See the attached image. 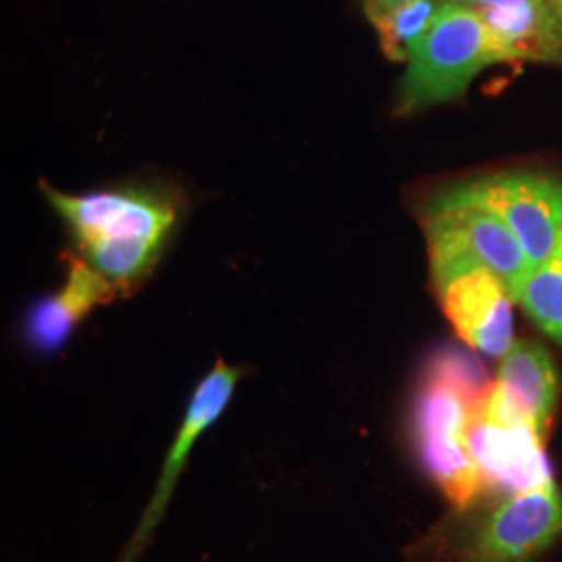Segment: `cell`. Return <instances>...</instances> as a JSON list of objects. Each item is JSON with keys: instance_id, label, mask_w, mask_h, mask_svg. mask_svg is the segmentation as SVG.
Masks as SVG:
<instances>
[{"instance_id": "6da1fadb", "label": "cell", "mask_w": 562, "mask_h": 562, "mask_svg": "<svg viewBox=\"0 0 562 562\" xmlns=\"http://www.w3.org/2000/svg\"><path fill=\"white\" fill-rule=\"evenodd\" d=\"M492 385L471 355L443 348L427 362L413 406V438L423 467L461 510L485 494L469 438Z\"/></svg>"}, {"instance_id": "7a4b0ae2", "label": "cell", "mask_w": 562, "mask_h": 562, "mask_svg": "<svg viewBox=\"0 0 562 562\" xmlns=\"http://www.w3.org/2000/svg\"><path fill=\"white\" fill-rule=\"evenodd\" d=\"M425 236L434 285L485 267L510 288L517 302L522 283L531 276V262L517 236L498 215L467 199L459 188L429 202Z\"/></svg>"}, {"instance_id": "3957f363", "label": "cell", "mask_w": 562, "mask_h": 562, "mask_svg": "<svg viewBox=\"0 0 562 562\" xmlns=\"http://www.w3.org/2000/svg\"><path fill=\"white\" fill-rule=\"evenodd\" d=\"M398 88V113H415L457 101L483 69L504 63L482 15L457 0H446L425 34Z\"/></svg>"}, {"instance_id": "277c9868", "label": "cell", "mask_w": 562, "mask_h": 562, "mask_svg": "<svg viewBox=\"0 0 562 562\" xmlns=\"http://www.w3.org/2000/svg\"><path fill=\"white\" fill-rule=\"evenodd\" d=\"M498 215L521 241L531 271L550 255L562 232V178L542 171H506L457 186Z\"/></svg>"}, {"instance_id": "5b68a950", "label": "cell", "mask_w": 562, "mask_h": 562, "mask_svg": "<svg viewBox=\"0 0 562 562\" xmlns=\"http://www.w3.org/2000/svg\"><path fill=\"white\" fill-rule=\"evenodd\" d=\"M471 457L483 492L508 496L552 482L542 436L492 392L471 425Z\"/></svg>"}, {"instance_id": "8992f818", "label": "cell", "mask_w": 562, "mask_h": 562, "mask_svg": "<svg viewBox=\"0 0 562 562\" xmlns=\"http://www.w3.org/2000/svg\"><path fill=\"white\" fill-rule=\"evenodd\" d=\"M562 536V492L554 482L506 496L471 543L464 562H533Z\"/></svg>"}, {"instance_id": "52a82bcc", "label": "cell", "mask_w": 562, "mask_h": 562, "mask_svg": "<svg viewBox=\"0 0 562 562\" xmlns=\"http://www.w3.org/2000/svg\"><path fill=\"white\" fill-rule=\"evenodd\" d=\"M44 196L71 225L80 244L97 240H148L162 244L176 222L169 202L140 190L71 196L42 183Z\"/></svg>"}, {"instance_id": "ba28073f", "label": "cell", "mask_w": 562, "mask_h": 562, "mask_svg": "<svg viewBox=\"0 0 562 562\" xmlns=\"http://www.w3.org/2000/svg\"><path fill=\"white\" fill-rule=\"evenodd\" d=\"M240 380V371L225 361L217 364L202 378L196 385L192 398L188 402L183 422L176 434V440L171 443L165 462H162L161 477L157 487L142 513L140 522L136 525V531L132 533L130 542L125 543L120 562H138L148 540L153 538L155 529L159 527L165 508L171 501V494L178 485L181 471L186 469L188 459L199 442L202 434L217 422L232 401L236 385Z\"/></svg>"}, {"instance_id": "9c48e42d", "label": "cell", "mask_w": 562, "mask_h": 562, "mask_svg": "<svg viewBox=\"0 0 562 562\" xmlns=\"http://www.w3.org/2000/svg\"><path fill=\"white\" fill-rule=\"evenodd\" d=\"M443 315L459 338L485 357L503 359L515 344L513 292L494 271L475 267L436 285Z\"/></svg>"}, {"instance_id": "30bf717a", "label": "cell", "mask_w": 562, "mask_h": 562, "mask_svg": "<svg viewBox=\"0 0 562 562\" xmlns=\"http://www.w3.org/2000/svg\"><path fill=\"white\" fill-rule=\"evenodd\" d=\"M482 15L504 63L562 65V18L550 0H457Z\"/></svg>"}, {"instance_id": "8fae6325", "label": "cell", "mask_w": 562, "mask_h": 562, "mask_svg": "<svg viewBox=\"0 0 562 562\" xmlns=\"http://www.w3.org/2000/svg\"><path fill=\"white\" fill-rule=\"evenodd\" d=\"M492 394L546 440L559 402V371L542 344L517 340L501 359Z\"/></svg>"}, {"instance_id": "7c38bea8", "label": "cell", "mask_w": 562, "mask_h": 562, "mask_svg": "<svg viewBox=\"0 0 562 562\" xmlns=\"http://www.w3.org/2000/svg\"><path fill=\"white\" fill-rule=\"evenodd\" d=\"M117 288L83 259H71L57 294L38 302L27 317V338L41 352L59 350L76 325L99 304L113 301Z\"/></svg>"}, {"instance_id": "4fadbf2b", "label": "cell", "mask_w": 562, "mask_h": 562, "mask_svg": "<svg viewBox=\"0 0 562 562\" xmlns=\"http://www.w3.org/2000/svg\"><path fill=\"white\" fill-rule=\"evenodd\" d=\"M446 0H406L390 7H367L382 50L390 60H408L431 30Z\"/></svg>"}, {"instance_id": "5bb4252c", "label": "cell", "mask_w": 562, "mask_h": 562, "mask_svg": "<svg viewBox=\"0 0 562 562\" xmlns=\"http://www.w3.org/2000/svg\"><path fill=\"white\" fill-rule=\"evenodd\" d=\"M517 304L543 336L562 346V232L550 255L522 283Z\"/></svg>"}, {"instance_id": "9a60e30c", "label": "cell", "mask_w": 562, "mask_h": 562, "mask_svg": "<svg viewBox=\"0 0 562 562\" xmlns=\"http://www.w3.org/2000/svg\"><path fill=\"white\" fill-rule=\"evenodd\" d=\"M80 246L86 261L117 290L140 280L161 250L159 241L148 240H97Z\"/></svg>"}, {"instance_id": "2e32d148", "label": "cell", "mask_w": 562, "mask_h": 562, "mask_svg": "<svg viewBox=\"0 0 562 562\" xmlns=\"http://www.w3.org/2000/svg\"><path fill=\"white\" fill-rule=\"evenodd\" d=\"M398 2H406V0H364V7H390Z\"/></svg>"}, {"instance_id": "e0dca14e", "label": "cell", "mask_w": 562, "mask_h": 562, "mask_svg": "<svg viewBox=\"0 0 562 562\" xmlns=\"http://www.w3.org/2000/svg\"><path fill=\"white\" fill-rule=\"evenodd\" d=\"M550 2H552V7H554L559 13H561L562 18V0H550Z\"/></svg>"}]
</instances>
